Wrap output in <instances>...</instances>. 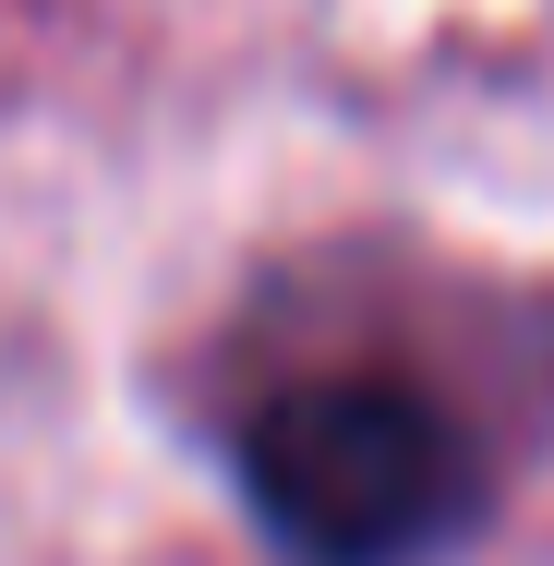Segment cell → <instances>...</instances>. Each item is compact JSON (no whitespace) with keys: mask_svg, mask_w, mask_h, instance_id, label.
Listing matches in <instances>:
<instances>
[{"mask_svg":"<svg viewBox=\"0 0 554 566\" xmlns=\"http://www.w3.org/2000/svg\"><path fill=\"white\" fill-rule=\"evenodd\" d=\"M241 494H253L265 543L302 566H422L470 531L482 458L398 374H302L278 398H253Z\"/></svg>","mask_w":554,"mask_h":566,"instance_id":"cell-1","label":"cell"}]
</instances>
